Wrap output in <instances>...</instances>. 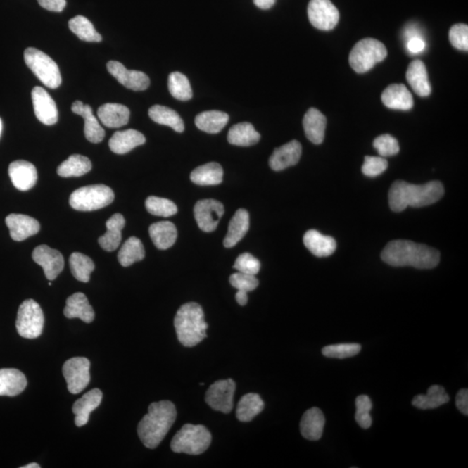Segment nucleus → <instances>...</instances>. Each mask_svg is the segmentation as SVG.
Wrapping results in <instances>:
<instances>
[{"mask_svg":"<svg viewBox=\"0 0 468 468\" xmlns=\"http://www.w3.org/2000/svg\"><path fill=\"white\" fill-rule=\"evenodd\" d=\"M75 114L80 115L84 120V134L86 139L92 144H99L106 137V131L100 125L96 118L93 114L92 108L88 104H84L81 101H76L71 107Z\"/></svg>","mask_w":468,"mask_h":468,"instance_id":"20","label":"nucleus"},{"mask_svg":"<svg viewBox=\"0 0 468 468\" xmlns=\"http://www.w3.org/2000/svg\"><path fill=\"white\" fill-rule=\"evenodd\" d=\"M176 417L177 411L170 400L151 404L148 413L141 419L137 428L142 444L151 449L158 447L173 426Z\"/></svg>","mask_w":468,"mask_h":468,"instance_id":"3","label":"nucleus"},{"mask_svg":"<svg viewBox=\"0 0 468 468\" xmlns=\"http://www.w3.org/2000/svg\"><path fill=\"white\" fill-rule=\"evenodd\" d=\"M374 148L381 157H388L398 155L400 146L398 140L391 134H381L374 141Z\"/></svg>","mask_w":468,"mask_h":468,"instance_id":"48","label":"nucleus"},{"mask_svg":"<svg viewBox=\"0 0 468 468\" xmlns=\"http://www.w3.org/2000/svg\"><path fill=\"white\" fill-rule=\"evenodd\" d=\"M2 120L0 118V136H1V132H2Z\"/></svg>","mask_w":468,"mask_h":468,"instance_id":"59","label":"nucleus"},{"mask_svg":"<svg viewBox=\"0 0 468 468\" xmlns=\"http://www.w3.org/2000/svg\"><path fill=\"white\" fill-rule=\"evenodd\" d=\"M44 317L42 309L33 299L22 303L18 309L16 328L22 338L34 339L42 334Z\"/></svg>","mask_w":468,"mask_h":468,"instance_id":"9","label":"nucleus"},{"mask_svg":"<svg viewBox=\"0 0 468 468\" xmlns=\"http://www.w3.org/2000/svg\"><path fill=\"white\" fill-rule=\"evenodd\" d=\"M449 402V396L445 388L440 385H433L426 395H418L413 399L412 404L417 409L433 410Z\"/></svg>","mask_w":468,"mask_h":468,"instance_id":"38","label":"nucleus"},{"mask_svg":"<svg viewBox=\"0 0 468 468\" xmlns=\"http://www.w3.org/2000/svg\"><path fill=\"white\" fill-rule=\"evenodd\" d=\"M324 425L325 418L323 412L318 407H312L303 415L301 432L305 439L317 441L323 436Z\"/></svg>","mask_w":468,"mask_h":468,"instance_id":"28","label":"nucleus"},{"mask_svg":"<svg viewBox=\"0 0 468 468\" xmlns=\"http://www.w3.org/2000/svg\"><path fill=\"white\" fill-rule=\"evenodd\" d=\"M235 388L233 379L217 381L205 393V402L213 410L224 414L230 413L234 407Z\"/></svg>","mask_w":468,"mask_h":468,"instance_id":"12","label":"nucleus"},{"mask_svg":"<svg viewBox=\"0 0 468 468\" xmlns=\"http://www.w3.org/2000/svg\"><path fill=\"white\" fill-rule=\"evenodd\" d=\"M381 101L392 110H410L414 106L413 96L403 84L389 85L381 94Z\"/></svg>","mask_w":468,"mask_h":468,"instance_id":"21","label":"nucleus"},{"mask_svg":"<svg viewBox=\"0 0 468 468\" xmlns=\"http://www.w3.org/2000/svg\"><path fill=\"white\" fill-rule=\"evenodd\" d=\"M449 40L452 46L458 50L468 51V26L465 24H457L449 31Z\"/></svg>","mask_w":468,"mask_h":468,"instance_id":"51","label":"nucleus"},{"mask_svg":"<svg viewBox=\"0 0 468 468\" xmlns=\"http://www.w3.org/2000/svg\"><path fill=\"white\" fill-rule=\"evenodd\" d=\"M125 227V219L120 213H115L107 220V232L99 239L101 247L107 252L117 250L122 241V231Z\"/></svg>","mask_w":468,"mask_h":468,"instance_id":"30","label":"nucleus"},{"mask_svg":"<svg viewBox=\"0 0 468 468\" xmlns=\"http://www.w3.org/2000/svg\"><path fill=\"white\" fill-rule=\"evenodd\" d=\"M253 3L258 8L268 10L275 5L276 0H253Z\"/></svg>","mask_w":468,"mask_h":468,"instance_id":"56","label":"nucleus"},{"mask_svg":"<svg viewBox=\"0 0 468 468\" xmlns=\"http://www.w3.org/2000/svg\"><path fill=\"white\" fill-rule=\"evenodd\" d=\"M406 77L411 88L419 96H429L431 93L428 71L420 60H415L407 68Z\"/></svg>","mask_w":468,"mask_h":468,"instance_id":"27","label":"nucleus"},{"mask_svg":"<svg viewBox=\"0 0 468 468\" xmlns=\"http://www.w3.org/2000/svg\"><path fill=\"white\" fill-rule=\"evenodd\" d=\"M146 138L139 131L127 129L118 131L110 138L108 145L112 152L118 155H125L138 146L144 145Z\"/></svg>","mask_w":468,"mask_h":468,"instance_id":"24","label":"nucleus"},{"mask_svg":"<svg viewBox=\"0 0 468 468\" xmlns=\"http://www.w3.org/2000/svg\"><path fill=\"white\" fill-rule=\"evenodd\" d=\"M223 175V168L219 163H210L193 170L190 179L196 185L215 186L222 182Z\"/></svg>","mask_w":468,"mask_h":468,"instance_id":"34","label":"nucleus"},{"mask_svg":"<svg viewBox=\"0 0 468 468\" xmlns=\"http://www.w3.org/2000/svg\"><path fill=\"white\" fill-rule=\"evenodd\" d=\"M102 399V391L99 388H94L82 396V398L76 400L72 407L73 413L76 415L75 424L77 426L87 424L89 415L100 405Z\"/></svg>","mask_w":468,"mask_h":468,"instance_id":"22","label":"nucleus"},{"mask_svg":"<svg viewBox=\"0 0 468 468\" xmlns=\"http://www.w3.org/2000/svg\"><path fill=\"white\" fill-rule=\"evenodd\" d=\"M71 273L78 281L88 283L91 272L95 269V264L91 258L80 253H74L70 257Z\"/></svg>","mask_w":468,"mask_h":468,"instance_id":"43","label":"nucleus"},{"mask_svg":"<svg viewBox=\"0 0 468 468\" xmlns=\"http://www.w3.org/2000/svg\"><path fill=\"white\" fill-rule=\"evenodd\" d=\"M444 196V186L440 182L415 185L406 182L393 183L388 193V203L393 212L399 213L407 208H422L436 203Z\"/></svg>","mask_w":468,"mask_h":468,"instance_id":"2","label":"nucleus"},{"mask_svg":"<svg viewBox=\"0 0 468 468\" xmlns=\"http://www.w3.org/2000/svg\"><path fill=\"white\" fill-rule=\"evenodd\" d=\"M306 248L320 258L331 256L336 249V242L331 236H325L317 230L306 232L303 239Z\"/></svg>","mask_w":468,"mask_h":468,"instance_id":"26","label":"nucleus"},{"mask_svg":"<svg viewBox=\"0 0 468 468\" xmlns=\"http://www.w3.org/2000/svg\"><path fill=\"white\" fill-rule=\"evenodd\" d=\"M32 258L43 268L44 275L50 281L57 279L65 267V260L62 254L46 245L36 247L32 253Z\"/></svg>","mask_w":468,"mask_h":468,"instance_id":"15","label":"nucleus"},{"mask_svg":"<svg viewBox=\"0 0 468 468\" xmlns=\"http://www.w3.org/2000/svg\"><path fill=\"white\" fill-rule=\"evenodd\" d=\"M21 468H40V466L37 463H31L28 464V465L21 467Z\"/></svg>","mask_w":468,"mask_h":468,"instance_id":"58","label":"nucleus"},{"mask_svg":"<svg viewBox=\"0 0 468 468\" xmlns=\"http://www.w3.org/2000/svg\"><path fill=\"white\" fill-rule=\"evenodd\" d=\"M37 1L43 8L51 12H62L66 6V0H37Z\"/></svg>","mask_w":468,"mask_h":468,"instance_id":"54","label":"nucleus"},{"mask_svg":"<svg viewBox=\"0 0 468 468\" xmlns=\"http://www.w3.org/2000/svg\"><path fill=\"white\" fill-rule=\"evenodd\" d=\"M387 55V49L383 43L369 37L355 44L350 54V65L355 72L365 73L377 63L384 61Z\"/></svg>","mask_w":468,"mask_h":468,"instance_id":"7","label":"nucleus"},{"mask_svg":"<svg viewBox=\"0 0 468 468\" xmlns=\"http://www.w3.org/2000/svg\"><path fill=\"white\" fill-rule=\"evenodd\" d=\"M327 125V118L315 108H310L303 120L305 136L314 144L324 141Z\"/></svg>","mask_w":468,"mask_h":468,"instance_id":"25","label":"nucleus"},{"mask_svg":"<svg viewBox=\"0 0 468 468\" xmlns=\"http://www.w3.org/2000/svg\"><path fill=\"white\" fill-rule=\"evenodd\" d=\"M339 12L331 0H310L308 18L314 27L321 31H331L339 21Z\"/></svg>","mask_w":468,"mask_h":468,"instance_id":"11","label":"nucleus"},{"mask_svg":"<svg viewBox=\"0 0 468 468\" xmlns=\"http://www.w3.org/2000/svg\"><path fill=\"white\" fill-rule=\"evenodd\" d=\"M24 58L30 70L46 87L57 89L61 85L62 77L57 63L44 52L35 48H27Z\"/></svg>","mask_w":468,"mask_h":468,"instance_id":"8","label":"nucleus"},{"mask_svg":"<svg viewBox=\"0 0 468 468\" xmlns=\"http://www.w3.org/2000/svg\"><path fill=\"white\" fill-rule=\"evenodd\" d=\"M175 328L179 343L186 347H194L207 338L208 325L201 306L190 302L178 310L175 317Z\"/></svg>","mask_w":468,"mask_h":468,"instance_id":"4","label":"nucleus"},{"mask_svg":"<svg viewBox=\"0 0 468 468\" xmlns=\"http://www.w3.org/2000/svg\"><path fill=\"white\" fill-rule=\"evenodd\" d=\"M229 121V115L219 110L202 112L196 118V125L200 130L208 134L220 132Z\"/></svg>","mask_w":468,"mask_h":468,"instance_id":"36","label":"nucleus"},{"mask_svg":"<svg viewBox=\"0 0 468 468\" xmlns=\"http://www.w3.org/2000/svg\"><path fill=\"white\" fill-rule=\"evenodd\" d=\"M91 362L85 358L69 359L63 366V374L71 394L77 395L88 386L91 381Z\"/></svg>","mask_w":468,"mask_h":468,"instance_id":"10","label":"nucleus"},{"mask_svg":"<svg viewBox=\"0 0 468 468\" xmlns=\"http://www.w3.org/2000/svg\"><path fill=\"white\" fill-rule=\"evenodd\" d=\"M361 349L358 343H339L325 346L322 353L327 358L343 359L357 355Z\"/></svg>","mask_w":468,"mask_h":468,"instance_id":"46","label":"nucleus"},{"mask_svg":"<svg viewBox=\"0 0 468 468\" xmlns=\"http://www.w3.org/2000/svg\"><path fill=\"white\" fill-rule=\"evenodd\" d=\"M246 291H238V293L235 295L236 301H237L239 305H246L247 302H248V297H247Z\"/></svg>","mask_w":468,"mask_h":468,"instance_id":"57","label":"nucleus"},{"mask_svg":"<svg viewBox=\"0 0 468 468\" xmlns=\"http://www.w3.org/2000/svg\"><path fill=\"white\" fill-rule=\"evenodd\" d=\"M32 99L35 115L39 121L46 125H54L58 120V110L55 101L46 89L36 86L32 89Z\"/></svg>","mask_w":468,"mask_h":468,"instance_id":"16","label":"nucleus"},{"mask_svg":"<svg viewBox=\"0 0 468 468\" xmlns=\"http://www.w3.org/2000/svg\"><path fill=\"white\" fill-rule=\"evenodd\" d=\"M407 48L412 54H419L424 51L426 42L421 36H415L407 39Z\"/></svg>","mask_w":468,"mask_h":468,"instance_id":"53","label":"nucleus"},{"mask_svg":"<svg viewBox=\"0 0 468 468\" xmlns=\"http://www.w3.org/2000/svg\"><path fill=\"white\" fill-rule=\"evenodd\" d=\"M149 235L156 248L167 250L170 248L177 239V229L170 222L153 223L149 227Z\"/></svg>","mask_w":468,"mask_h":468,"instance_id":"33","label":"nucleus"},{"mask_svg":"<svg viewBox=\"0 0 468 468\" xmlns=\"http://www.w3.org/2000/svg\"><path fill=\"white\" fill-rule=\"evenodd\" d=\"M63 314L67 318H80L85 323H91L95 318V312L87 297L84 293H77L70 296L66 301Z\"/></svg>","mask_w":468,"mask_h":468,"instance_id":"29","label":"nucleus"},{"mask_svg":"<svg viewBox=\"0 0 468 468\" xmlns=\"http://www.w3.org/2000/svg\"><path fill=\"white\" fill-rule=\"evenodd\" d=\"M249 213L246 209H239L232 218L228 227L227 234L224 239V246L231 248L241 241L249 230Z\"/></svg>","mask_w":468,"mask_h":468,"instance_id":"32","label":"nucleus"},{"mask_svg":"<svg viewBox=\"0 0 468 468\" xmlns=\"http://www.w3.org/2000/svg\"><path fill=\"white\" fill-rule=\"evenodd\" d=\"M194 218L198 226L205 233H211L218 227L224 215L222 203L216 200H201L198 201L194 209Z\"/></svg>","mask_w":468,"mask_h":468,"instance_id":"13","label":"nucleus"},{"mask_svg":"<svg viewBox=\"0 0 468 468\" xmlns=\"http://www.w3.org/2000/svg\"><path fill=\"white\" fill-rule=\"evenodd\" d=\"M211 441L212 434L205 426L186 424L174 436L171 449L179 454L199 455L207 451Z\"/></svg>","mask_w":468,"mask_h":468,"instance_id":"5","label":"nucleus"},{"mask_svg":"<svg viewBox=\"0 0 468 468\" xmlns=\"http://www.w3.org/2000/svg\"><path fill=\"white\" fill-rule=\"evenodd\" d=\"M230 284L238 291H244L246 293L253 291L258 286V280L255 275L246 274V273L237 272L231 275Z\"/></svg>","mask_w":468,"mask_h":468,"instance_id":"52","label":"nucleus"},{"mask_svg":"<svg viewBox=\"0 0 468 468\" xmlns=\"http://www.w3.org/2000/svg\"><path fill=\"white\" fill-rule=\"evenodd\" d=\"M455 403L458 409L463 415H468V391L463 388L456 396Z\"/></svg>","mask_w":468,"mask_h":468,"instance_id":"55","label":"nucleus"},{"mask_svg":"<svg viewBox=\"0 0 468 468\" xmlns=\"http://www.w3.org/2000/svg\"><path fill=\"white\" fill-rule=\"evenodd\" d=\"M168 89L172 96L179 101H189L193 97V91L189 78L181 72H173L170 75Z\"/></svg>","mask_w":468,"mask_h":468,"instance_id":"44","label":"nucleus"},{"mask_svg":"<svg viewBox=\"0 0 468 468\" xmlns=\"http://www.w3.org/2000/svg\"><path fill=\"white\" fill-rule=\"evenodd\" d=\"M144 246L140 239L137 237L127 239L118 253L119 263L125 267H130L136 262L144 260Z\"/></svg>","mask_w":468,"mask_h":468,"instance_id":"41","label":"nucleus"},{"mask_svg":"<svg viewBox=\"0 0 468 468\" xmlns=\"http://www.w3.org/2000/svg\"><path fill=\"white\" fill-rule=\"evenodd\" d=\"M69 28L78 37V39L86 42H101L102 36L96 32L95 27L87 18L76 16L69 21Z\"/></svg>","mask_w":468,"mask_h":468,"instance_id":"42","label":"nucleus"},{"mask_svg":"<svg viewBox=\"0 0 468 468\" xmlns=\"http://www.w3.org/2000/svg\"><path fill=\"white\" fill-rule=\"evenodd\" d=\"M114 199L115 194L110 187L91 185L74 191L70 197V205L75 210L91 212L107 207Z\"/></svg>","mask_w":468,"mask_h":468,"instance_id":"6","label":"nucleus"},{"mask_svg":"<svg viewBox=\"0 0 468 468\" xmlns=\"http://www.w3.org/2000/svg\"><path fill=\"white\" fill-rule=\"evenodd\" d=\"M145 205L148 212L156 216L170 217L178 211L173 201L156 196L148 197L146 200Z\"/></svg>","mask_w":468,"mask_h":468,"instance_id":"45","label":"nucleus"},{"mask_svg":"<svg viewBox=\"0 0 468 468\" xmlns=\"http://www.w3.org/2000/svg\"><path fill=\"white\" fill-rule=\"evenodd\" d=\"M107 69L120 84L134 91H145L151 84L147 75L141 71L126 69L125 66L118 61L108 62Z\"/></svg>","mask_w":468,"mask_h":468,"instance_id":"14","label":"nucleus"},{"mask_svg":"<svg viewBox=\"0 0 468 468\" xmlns=\"http://www.w3.org/2000/svg\"><path fill=\"white\" fill-rule=\"evenodd\" d=\"M97 117L101 122L110 129L121 128L128 125L130 118V111L122 104L106 103L101 106L97 110Z\"/></svg>","mask_w":468,"mask_h":468,"instance_id":"23","label":"nucleus"},{"mask_svg":"<svg viewBox=\"0 0 468 468\" xmlns=\"http://www.w3.org/2000/svg\"><path fill=\"white\" fill-rule=\"evenodd\" d=\"M355 421L363 429H368L372 425V418L369 412L372 410V402L368 396L361 395L355 400Z\"/></svg>","mask_w":468,"mask_h":468,"instance_id":"47","label":"nucleus"},{"mask_svg":"<svg viewBox=\"0 0 468 468\" xmlns=\"http://www.w3.org/2000/svg\"><path fill=\"white\" fill-rule=\"evenodd\" d=\"M9 176L17 189L28 191L36 185L37 172L34 165L26 160H16L10 164Z\"/></svg>","mask_w":468,"mask_h":468,"instance_id":"19","label":"nucleus"},{"mask_svg":"<svg viewBox=\"0 0 468 468\" xmlns=\"http://www.w3.org/2000/svg\"><path fill=\"white\" fill-rule=\"evenodd\" d=\"M265 403L260 396L254 393L246 394L239 400L236 415L239 421L249 422L263 411Z\"/></svg>","mask_w":468,"mask_h":468,"instance_id":"40","label":"nucleus"},{"mask_svg":"<svg viewBox=\"0 0 468 468\" xmlns=\"http://www.w3.org/2000/svg\"><path fill=\"white\" fill-rule=\"evenodd\" d=\"M381 258L391 267L432 269L440 262V253L433 247L411 241H392L381 252Z\"/></svg>","mask_w":468,"mask_h":468,"instance_id":"1","label":"nucleus"},{"mask_svg":"<svg viewBox=\"0 0 468 468\" xmlns=\"http://www.w3.org/2000/svg\"><path fill=\"white\" fill-rule=\"evenodd\" d=\"M6 224L9 228L11 237L15 241H23L39 233L40 224L28 215L12 213L6 217Z\"/></svg>","mask_w":468,"mask_h":468,"instance_id":"18","label":"nucleus"},{"mask_svg":"<svg viewBox=\"0 0 468 468\" xmlns=\"http://www.w3.org/2000/svg\"><path fill=\"white\" fill-rule=\"evenodd\" d=\"M302 146L301 142L293 140L276 148L270 157L269 165L272 170L282 171L294 166L301 160Z\"/></svg>","mask_w":468,"mask_h":468,"instance_id":"17","label":"nucleus"},{"mask_svg":"<svg viewBox=\"0 0 468 468\" xmlns=\"http://www.w3.org/2000/svg\"><path fill=\"white\" fill-rule=\"evenodd\" d=\"M260 262L252 254L245 253L241 254L236 260L234 268L239 272L246 274L256 275L260 270Z\"/></svg>","mask_w":468,"mask_h":468,"instance_id":"50","label":"nucleus"},{"mask_svg":"<svg viewBox=\"0 0 468 468\" xmlns=\"http://www.w3.org/2000/svg\"><path fill=\"white\" fill-rule=\"evenodd\" d=\"M388 163L384 157L365 156V163L362 165V174L368 177H377L387 170Z\"/></svg>","mask_w":468,"mask_h":468,"instance_id":"49","label":"nucleus"},{"mask_svg":"<svg viewBox=\"0 0 468 468\" xmlns=\"http://www.w3.org/2000/svg\"><path fill=\"white\" fill-rule=\"evenodd\" d=\"M91 168V162L87 157L73 155L59 165L58 175L63 178L80 177L89 173Z\"/></svg>","mask_w":468,"mask_h":468,"instance_id":"39","label":"nucleus"},{"mask_svg":"<svg viewBox=\"0 0 468 468\" xmlns=\"http://www.w3.org/2000/svg\"><path fill=\"white\" fill-rule=\"evenodd\" d=\"M149 118L158 125L170 127L176 132L182 133L185 129L184 122L177 112L168 107L153 106L148 110Z\"/></svg>","mask_w":468,"mask_h":468,"instance_id":"37","label":"nucleus"},{"mask_svg":"<svg viewBox=\"0 0 468 468\" xmlns=\"http://www.w3.org/2000/svg\"><path fill=\"white\" fill-rule=\"evenodd\" d=\"M27 386L25 374L16 369H0V396H15L21 394Z\"/></svg>","mask_w":468,"mask_h":468,"instance_id":"31","label":"nucleus"},{"mask_svg":"<svg viewBox=\"0 0 468 468\" xmlns=\"http://www.w3.org/2000/svg\"><path fill=\"white\" fill-rule=\"evenodd\" d=\"M229 144L241 147L255 145L260 140V134L254 129L252 123H238L229 129L227 134Z\"/></svg>","mask_w":468,"mask_h":468,"instance_id":"35","label":"nucleus"}]
</instances>
